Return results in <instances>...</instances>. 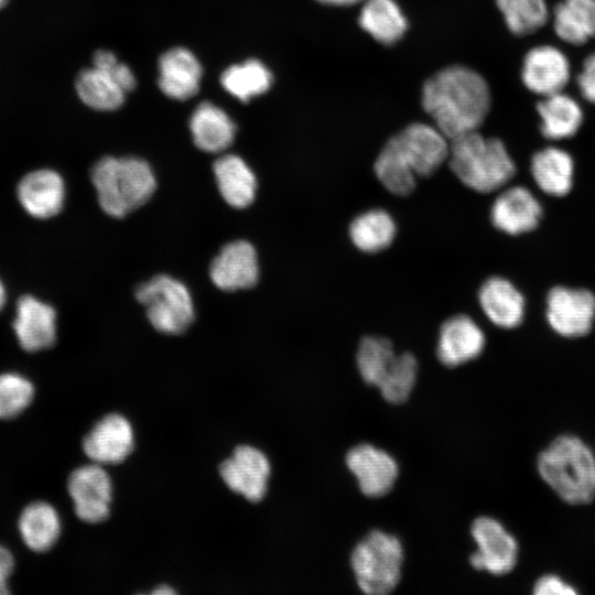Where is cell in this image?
Wrapping results in <instances>:
<instances>
[{
  "label": "cell",
  "mask_w": 595,
  "mask_h": 595,
  "mask_svg": "<svg viewBox=\"0 0 595 595\" xmlns=\"http://www.w3.org/2000/svg\"><path fill=\"white\" fill-rule=\"evenodd\" d=\"M421 102L434 126L452 140L478 131L490 109V90L476 71L452 65L424 83Z\"/></svg>",
  "instance_id": "6da1fadb"
},
{
  "label": "cell",
  "mask_w": 595,
  "mask_h": 595,
  "mask_svg": "<svg viewBox=\"0 0 595 595\" xmlns=\"http://www.w3.org/2000/svg\"><path fill=\"white\" fill-rule=\"evenodd\" d=\"M14 565L13 556L4 547L0 545V595L8 594V578Z\"/></svg>",
  "instance_id": "ab89813d"
},
{
  "label": "cell",
  "mask_w": 595,
  "mask_h": 595,
  "mask_svg": "<svg viewBox=\"0 0 595 595\" xmlns=\"http://www.w3.org/2000/svg\"><path fill=\"white\" fill-rule=\"evenodd\" d=\"M576 86L584 100L595 105V52L585 57L576 76Z\"/></svg>",
  "instance_id": "8d00e7d4"
},
{
  "label": "cell",
  "mask_w": 595,
  "mask_h": 595,
  "mask_svg": "<svg viewBox=\"0 0 595 595\" xmlns=\"http://www.w3.org/2000/svg\"><path fill=\"white\" fill-rule=\"evenodd\" d=\"M415 174H433L448 158V139L435 127L422 122L407 126L386 143Z\"/></svg>",
  "instance_id": "52a82bcc"
},
{
  "label": "cell",
  "mask_w": 595,
  "mask_h": 595,
  "mask_svg": "<svg viewBox=\"0 0 595 595\" xmlns=\"http://www.w3.org/2000/svg\"><path fill=\"white\" fill-rule=\"evenodd\" d=\"M67 489L79 519L97 523L108 518L112 487L101 465L93 463L76 468L68 477Z\"/></svg>",
  "instance_id": "30bf717a"
},
{
  "label": "cell",
  "mask_w": 595,
  "mask_h": 595,
  "mask_svg": "<svg viewBox=\"0 0 595 595\" xmlns=\"http://www.w3.org/2000/svg\"><path fill=\"white\" fill-rule=\"evenodd\" d=\"M374 167L378 180L390 193L405 196L414 190L416 174L386 144Z\"/></svg>",
  "instance_id": "e575fe53"
},
{
  "label": "cell",
  "mask_w": 595,
  "mask_h": 595,
  "mask_svg": "<svg viewBox=\"0 0 595 595\" xmlns=\"http://www.w3.org/2000/svg\"><path fill=\"white\" fill-rule=\"evenodd\" d=\"M396 223L386 210H367L351 221L349 237L361 251L375 253L391 245L396 236Z\"/></svg>",
  "instance_id": "f1b7e54d"
},
{
  "label": "cell",
  "mask_w": 595,
  "mask_h": 595,
  "mask_svg": "<svg viewBox=\"0 0 595 595\" xmlns=\"http://www.w3.org/2000/svg\"><path fill=\"white\" fill-rule=\"evenodd\" d=\"M91 183L101 209L122 218L154 194L156 180L150 164L134 156H105L91 170Z\"/></svg>",
  "instance_id": "3957f363"
},
{
  "label": "cell",
  "mask_w": 595,
  "mask_h": 595,
  "mask_svg": "<svg viewBox=\"0 0 595 595\" xmlns=\"http://www.w3.org/2000/svg\"><path fill=\"white\" fill-rule=\"evenodd\" d=\"M6 296H7L6 295V289H4V285H3L2 281L0 280V311L4 306Z\"/></svg>",
  "instance_id": "7bdbcfd3"
},
{
  "label": "cell",
  "mask_w": 595,
  "mask_h": 595,
  "mask_svg": "<svg viewBox=\"0 0 595 595\" xmlns=\"http://www.w3.org/2000/svg\"><path fill=\"white\" fill-rule=\"evenodd\" d=\"M486 343L482 328L467 315L446 320L439 333L436 355L447 367H456L477 358Z\"/></svg>",
  "instance_id": "d6986e66"
},
{
  "label": "cell",
  "mask_w": 595,
  "mask_h": 595,
  "mask_svg": "<svg viewBox=\"0 0 595 595\" xmlns=\"http://www.w3.org/2000/svg\"><path fill=\"white\" fill-rule=\"evenodd\" d=\"M13 329L24 350L50 348L56 340V312L35 296L23 295L17 302Z\"/></svg>",
  "instance_id": "2e32d148"
},
{
  "label": "cell",
  "mask_w": 595,
  "mask_h": 595,
  "mask_svg": "<svg viewBox=\"0 0 595 595\" xmlns=\"http://www.w3.org/2000/svg\"><path fill=\"white\" fill-rule=\"evenodd\" d=\"M542 206L523 186L502 191L494 201L490 220L500 231L517 236L533 230L540 223Z\"/></svg>",
  "instance_id": "e0dca14e"
},
{
  "label": "cell",
  "mask_w": 595,
  "mask_h": 595,
  "mask_svg": "<svg viewBox=\"0 0 595 595\" xmlns=\"http://www.w3.org/2000/svg\"><path fill=\"white\" fill-rule=\"evenodd\" d=\"M419 365L411 353L396 355L386 375L377 386L382 398L392 404H401L410 397L418 377Z\"/></svg>",
  "instance_id": "836d02e7"
},
{
  "label": "cell",
  "mask_w": 595,
  "mask_h": 595,
  "mask_svg": "<svg viewBox=\"0 0 595 595\" xmlns=\"http://www.w3.org/2000/svg\"><path fill=\"white\" fill-rule=\"evenodd\" d=\"M530 172L538 187L548 195L562 197L572 190L574 161L561 148L545 147L537 151L531 158Z\"/></svg>",
  "instance_id": "d4e9b609"
},
{
  "label": "cell",
  "mask_w": 595,
  "mask_h": 595,
  "mask_svg": "<svg viewBox=\"0 0 595 595\" xmlns=\"http://www.w3.org/2000/svg\"><path fill=\"white\" fill-rule=\"evenodd\" d=\"M448 164L456 177L478 193L504 187L515 175L516 165L505 143L473 131L450 140Z\"/></svg>",
  "instance_id": "277c9868"
},
{
  "label": "cell",
  "mask_w": 595,
  "mask_h": 595,
  "mask_svg": "<svg viewBox=\"0 0 595 595\" xmlns=\"http://www.w3.org/2000/svg\"><path fill=\"white\" fill-rule=\"evenodd\" d=\"M270 472L268 457L250 445L236 447L232 455L225 459L219 468V474L228 488L251 502H258L264 497Z\"/></svg>",
  "instance_id": "7c38bea8"
},
{
  "label": "cell",
  "mask_w": 595,
  "mask_h": 595,
  "mask_svg": "<svg viewBox=\"0 0 595 595\" xmlns=\"http://www.w3.org/2000/svg\"><path fill=\"white\" fill-rule=\"evenodd\" d=\"M508 30L527 36L543 28L549 20L545 0H495Z\"/></svg>",
  "instance_id": "1f68e13d"
},
{
  "label": "cell",
  "mask_w": 595,
  "mask_h": 595,
  "mask_svg": "<svg viewBox=\"0 0 595 595\" xmlns=\"http://www.w3.org/2000/svg\"><path fill=\"white\" fill-rule=\"evenodd\" d=\"M173 593L174 591L167 585L161 586L158 589L153 591V594H173Z\"/></svg>",
  "instance_id": "ee69618b"
},
{
  "label": "cell",
  "mask_w": 595,
  "mask_h": 595,
  "mask_svg": "<svg viewBox=\"0 0 595 595\" xmlns=\"http://www.w3.org/2000/svg\"><path fill=\"white\" fill-rule=\"evenodd\" d=\"M545 318L560 336L583 337L595 321V295L586 289L556 285L547 294Z\"/></svg>",
  "instance_id": "ba28073f"
},
{
  "label": "cell",
  "mask_w": 595,
  "mask_h": 595,
  "mask_svg": "<svg viewBox=\"0 0 595 595\" xmlns=\"http://www.w3.org/2000/svg\"><path fill=\"white\" fill-rule=\"evenodd\" d=\"M190 130L194 144L208 153H221L235 140L236 126L231 118L216 105L204 101L193 111Z\"/></svg>",
  "instance_id": "603a6c76"
},
{
  "label": "cell",
  "mask_w": 595,
  "mask_h": 595,
  "mask_svg": "<svg viewBox=\"0 0 595 595\" xmlns=\"http://www.w3.org/2000/svg\"><path fill=\"white\" fill-rule=\"evenodd\" d=\"M542 480L566 504L586 505L595 499V455L578 436L562 434L538 456Z\"/></svg>",
  "instance_id": "7a4b0ae2"
},
{
  "label": "cell",
  "mask_w": 595,
  "mask_h": 595,
  "mask_svg": "<svg viewBox=\"0 0 595 595\" xmlns=\"http://www.w3.org/2000/svg\"><path fill=\"white\" fill-rule=\"evenodd\" d=\"M403 548L400 540L375 530L367 534L353 550L351 570L365 594L386 595L400 582Z\"/></svg>",
  "instance_id": "5b68a950"
},
{
  "label": "cell",
  "mask_w": 595,
  "mask_h": 595,
  "mask_svg": "<svg viewBox=\"0 0 595 595\" xmlns=\"http://www.w3.org/2000/svg\"><path fill=\"white\" fill-rule=\"evenodd\" d=\"M555 35L578 46L595 39V0H562L552 11Z\"/></svg>",
  "instance_id": "484cf974"
},
{
  "label": "cell",
  "mask_w": 595,
  "mask_h": 595,
  "mask_svg": "<svg viewBox=\"0 0 595 595\" xmlns=\"http://www.w3.org/2000/svg\"><path fill=\"white\" fill-rule=\"evenodd\" d=\"M34 396L31 381L19 374H0V419H12L29 407Z\"/></svg>",
  "instance_id": "d590c367"
},
{
  "label": "cell",
  "mask_w": 595,
  "mask_h": 595,
  "mask_svg": "<svg viewBox=\"0 0 595 595\" xmlns=\"http://www.w3.org/2000/svg\"><path fill=\"white\" fill-rule=\"evenodd\" d=\"M537 112L541 133L553 141L574 137L584 120L580 102L564 91L542 97L537 104Z\"/></svg>",
  "instance_id": "cb8c5ba5"
},
{
  "label": "cell",
  "mask_w": 595,
  "mask_h": 595,
  "mask_svg": "<svg viewBox=\"0 0 595 595\" xmlns=\"http://www.w3.org/2000/svg\"><path fill=\"white\" fill-rule=\"evenodd\" d=\"M470 533L477 545L476 552L469 558L474 569L493 575H505L515 569L518 542L498 520L478 517L472 523Z\"/></svg>",
  "instance_id": "9c48e42d"
},
{
  "label": "cell",
  "mask_w": 595,
  "mask_h": 595,
  "mask_svg": "<svg viewBox=\"0 0 595 595\" xmlns=\"http://www.w3.org/2000/svg\"><path fill=\"white\" fill-rule=\"evenodd\" d=\"M75 87L82 101L96 110H115L125 100L126 93L115 82L111 74L95 66L78 74Z\"/></svg>",
  "instance_id": "f546056e"
},
{
  "label": "cell",
  "mask_w": 595,
  "mask_h": 595,
  "mask_svg": "<svg viewBox=\"0 0 595 595\" xmlns=\"http://www.w3.org/2000/svg\"><path fill=\"white\" fill-rule=\"evenodd\" d=\"M478 300L487 318L500 328H515L523 321L524 298L509 280L502 277L487 279L479 289Z\"/></svg>",
  "instance_id": "ffe728a7"
},
{
  "label": "cell",
  "mask_w": 595,
  "mask_h": 595,
  "mask_svg": "<svg viewBox=\"0 0 595 595\" xmlns=\"http://www.w3.org/2000/svg\"><path fill=\"white\" fill-rule=\"evenodd\" d=\"M19 530L29 549L35 552L47 551L55 544L61 532L58 513L47 502H32L21 512Z\"/></svg>",
  "instance_id": "4316f807"
},
{
  "label": "cell",
  "mask_w": 595,
  "mask_h": 595,
  "mask_svg": "<svg viewBox=\"0 0 595 595\" xmlns=\"http://www.w3.org/2000/svg\"><path fill=\"white\" fill-rule=\"evenodd\" d=\"M118 63L113 53L105 50L97 51L94 55V66L104 71H110Z\"/></svg>",
  "instance_id": "60d3db41"
},
{
  "label": "cell",
  "mask_w": 595,
  "mask_h": 595,
  "mask_svg": "<svg viewBox=\"0 0 595 595\" xmlns=\"http://www.w3.org/2000/svg\"><path fill=\"white\" fill-rule=\"evenodd\" d=\"M346 465L356 477L360 491L371 498L387 495L399 474L394 458L370 444L353 447L346 455Z\"/></svg>",
  "instance_id": "5bb4252c"
},
{
  "label": "cell",
  "mask_w": 595,
  "mask_h": 595,
  "mask_svg": "<svg viewBox=\"0 0 595 595\" xmlns=\"http://www.w3.org/2000/svg\"><path fill=\"white\" fill-rule=\"evenodd\" d=\"M137 301L144 306L150 324L160 333L180 335L195 318L192 295L180 280L159 274L139 284Z\"/></svg>",
  "instance_id": "8992f818"
},
{
  "label": "cell",
  "mask_w": 595,
  "mask_h": 595,
  "mask_svg": "<svg viewBox=\"0 0 595 595\" xmlns=\"http://www.w3.org/2000/svg\"><path fill=\"white\" fill-rule=\"evenodd\" d=\"M318 2L332 6H353L363 0H317Z\"/></svg>",
  "instance_id": "b9f144b4"
},
{
  "label": "cell",
  "mask_w": 595,
  "mask_h": 595,
  "mask_svg": "<svg viewBox=\"0 0 595 595\" xmlns=\"http://www.w3.org/2000/svg\"><path fill=\"white\" fill-rule=\"evenodd\" d=\"M576 593L573 585L555 574L540 576L533 586L534 595H575Z\"/></svg>",
  "instance_id": "74e56055"
},
{
  "label": "cell",
  "mask_w": 595,
  "mask_h": 595,
  "mask_svg": "<svg viewBox=\"0 0 595 595\" xmlns=\"http://www.w3.org/2000/svg\"><path fill=\"white\" fill-rule=\"evenodd\" d=\"M221 198L234 208L250 206L257 193V178L249 165L236 154H223L213 164Z\"/></svg>",
  "instance_id": "7402d4cb"
},
{
  "label": "cell",
  "mask_w": 595,
  "mask_h": 595,
  "mask_svg": "<svg viewBox=\"0 0 595 595\" xmlns=\"http://www.w3.org/2000/svg\"><path fill=\"white\" fill-rule=\"evenodd\" d=\"M396 353L391 342L380 336L364 337L357 349V367L363 380L378 386L392 364Z\"/></svg>",
  "instance_id": "d6a6232c"
},
{
  "label": "cell",
  "mask_w": 595,
  "mask_h": 595,
  "mask_svg": "<svg viewBox=\"0 0 595 595\" xmlns=\"http://www.w3.org/2000/svg\"><path fill=\"white\" fill-rule=\"evenodd\" d=\"M565 53L551 44L531 47L523 56L520 77L531 93L544 97L563 91L571 78Z\"/></svg>",
  "instance_id": "8fae6325"
},
{
  "label": "cell",
  "mask_w": 595,
  "mask_h": 595,
  "mask_svg": "<svg viewBox=\"0 0 595 595\" xmlns=\"http://www.w3.org/2000/svg\"><path fill=\"white\" fill-rule=\"evenodd\" d=\"M112 78L125 91H130L136 87V77L130 67L123 63H117L110 71Z\"/></svg>",
  "instance_id": "f35d334b"
},
{
  "label": "cell",
  "mask_w": 595,
  "mask_h": 595,
  "mask_svg": "<svg viewBox=\"0 0 595 595\" xmlns=\"http://www.w3.org/2000/svg\"><path fill=\"white\" fill-rule=\"evenodd\" d=\"M223 87L241 101L266 93L272 84L270 71L258 60L231 65L221 74Z\"/></svg>",
  "instance_id": "4dcf8cb0"
},
{
  "label": "cell",
  "mask_w": 595,
  "mask_h": 595,
  "mask_svg": "<svg viewBox=\"0 0 595 595\" xmlns=\"http://www.w3.org/2000/svg\"><path fill=\"white\" fill-rule=\"evenodd\" d=\"M65 193L63 177L48 169L25 174L17 187V196L23 209L39 219L56 216L64 206Z\"/></svg>",
  "instance_id": "ac0fdd59"
},
{
  "label": "cell",
  "mask_w": 595,
  "mask_h": 595,
  "mask_svg": "<svg viewBox=\"0 0 595 595\" xmlns=\"http://www.w3.org/2000/svg\"><path fill=\"white\" fill-rule=\"evenodd\" d=\"M360 26L381 44L398 42L407 31V20L394 0H366L359 14Z\"/></svg>",
  "instance_id": "83f0119b"
},
{
  "label": "cell",
  "mask_w": 595,
  "mask_h": 595,
  "mask_svg": "<svg viewBox=\"0 0 595 595\" xmlns=\"http://www.w3.org/2000/svg\"><path fill=\"white\" fill-rule=\"evenodd\" d=\"M259 273L257 251L246 240L226 244L209 266L212 282L226 292L255 286L259 280Z\"/></svg>",
  "instance_id": "4fadbf2b"
},
{
  "label": "cell",
  "mask_w": 595,
  "mask_h": 595,
  "mask_svg": "<svg viewBox=\"0 0 595 595\" xmlns=\"http://www.w3.org/2000/svg\"><path fill=\"white\" fill-rule=\"evenodd\" d=\"M9 0H0V8L4 7Z\"/></svg>",
  "instance_id": "f6af8a7d"
},
{
  "label": "cell",
  "mask_w": 595,
  "mask_h": 595,
  "mask_svg": "<svg viewBox=\"0 0 595 595\" xmlns=\"http://www.w3.org/2000/svg\"><path fill=\"white\" fill-rule=\"evenodd\" d=\"M133 445L130 422L121 414L111 413L99 420L85 436L83 450L96 464H118L131 453Z\"/></svg>",
  "instance_id": "9a60e30c"
},
{
  "label": "cell",
  "mask_w": 595,
  "mask_h": 595,
  "mask_svg": "<svg viewBox=\"0 0 595 595\" xmlns=\"http://www.w3.org/2000/svg\"><path fill=\"white\" fill-rule=\"evenodd\" d=\"M202 66L185 47H174L159 60V87L170 98L185 100L199 89Z\"/></svg>",
  "instance_id": "44dd1931"
}]
</instances>
